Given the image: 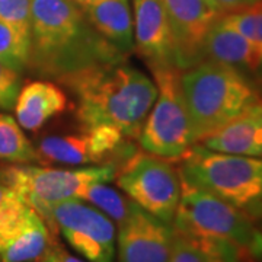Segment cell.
Instances as JSON below:
<instances>
[{
    "label": "cell",
    "mask_w": 262,
    "mask_h": 262,
    "mask_svg": "<svg viewBox=\"0 0 262 262\" xmlns=\"http://www.w3.org/2000/svg\"><path fill=\"white\" fill-rule=\"evenodd\" d=\"M125 60L73 0H32L28 70L58 80L83 69Z\"/></svg>",
    "instance_id": "obj_1"
},
{
    "label": "cell",
    "mask_w": 262,
    "mask_h": 262,
    "mask_svg": "<svg viewBox=\"0 0 262 262\" xmlns=\"http://www.w3.org/2000/svg\"><path fill=\"white\" fill-rule=\"evenodd\" d=\"M75 95L82 127L113 125L137 139L158 96L156 83L125 60L98 64L57 80Z\"/></svg>",
    "instance_id": "obj_2"
},
{
    "label": "cell",
    "mask_w": 262,
    "mask_h": 262,
    "mask_svg": "<svg viewBox=\"0 0 262 262\" xmlns=\"http://www.w3.org/2000/svg\"><path fill=\"white\" fill-rule=\"evenodd\" d=\"M194 144L261 101L259 92L241 70L213 60L181 72Z\"/></svg>",
    "instance_id": "obj_3"
},
{
    "label": "cell",
    "mask_w": 262,
    "mask_h": 262,
    "mask_svg": "<svg viewBox=\"0 0 262 262\" xmlns=\"http://www.w3.org/2000/svg\"><path fill=\"white\" fill-rule=\"evenodd\" d=\"M178 160L182 181L223 200L253 222L262 220V158L220 153L195 143Z\"/></svg>",
    "instance_id": "obj_4"
},
{
    "label": "cell",
    "mask_w": 262,
    "mask_h": 262,
    "mask_svg": "<svg viewBox=\"0 0 262 262\" xmlns=\"http://www.w3.org/2000/svg\"><path fill=\"white\" fill-rule=\"evenodd\" d=\"M173 230L194 242L232 245L246 259L262 258V232L233 206L181 179Z\"/></svg>",
    "instance_id": "obj_5"
},
{
    "label": "cell",
    "mask_w": 262,
    "mask_h": 262,
    "mask_svg": "<svg viewBox=\"0 0 262 262\" xmlns=\"http://www.w3.org/2000/svg\"><path fill=\"white\" fill-rule=\"evenodd\" d=\"M117 169V163L76 169L16 163L0 169V184L12 189L46 220L50 207L66 200H80L92 184L113 181Z\"/></svg>",
    "instance_id": "obj_6"
},
{
    "label": "cell",
    "mask_w": 262,
    "mask_h": 262,
    "mask_svg": "<svg viewBox=\"0 0 262 262\" xmlns=\"http://www.w3.org/2000/svg\"><path fill=\"white\" fill-rule=\"evenodd\" d=\"M158 96L137 140L150 155L178 160L194 144L187 103L181 89V72L177 66L150 69Z\"/></svg>",
    "instance_id": "obj_7"
},
{
    "label": "cell",
    "mask_w": 262,
    "mask_h": 262,
    "mask_svg": "<svg viewBox=\"0 0 262 262\" xmlns=\"http://www.w3.org/2000/svg\"><path fill=\"white\" fill-rule=\"evenodd\" d=\"M114 179L131 201L172 226L181 198V177L173 162L134 151L118 166Z\"/></svg>",
    "instance_id": "obj_8"
},
{
    "label": "cell",
    "mask_w": 262,
    "mask_h": 262,
    "mask_svg": "<svg viewBox=\"0 0 262 262\" xmlns=\"http://www.w3.org/2000/svg\"><path fill=\"white\" fill-rule=\"evenodd\" d=\"M127 137L113 125L82 127L73 134L47 136L38 143V162L42 165L84 166L117 163L118 166L134 153Z\"/></svg>",
    "instance_id": "obj_9"
},
{
    "label": "cell",
    "mask_w": 262,
    "mask_h": 262,
    "mask_svg": "<svg viewBox=\"0 0 262 262\" xmlns=\"http://www.w3.org/2000/svg\"><path fill=\"white\" fill-rule=\"evenodd\" d=\"M46 223L63 234L86 262H115V223L82 200H66L50 207Z\"/></svg>",
    "instance_id": "obj_10"
},
{
    "label": "cell",
    "mask_w": 262,
    "mask_h": 262,
    "mask_svg": "<svg viewBox=\"0 0 262 262\" xmlns=\"http://www.w3.org/2000/svg\"><path fill=\"white\" fill-rule=\"evenodd\" d=\"M173 41L175 64L187 70L201 63L204 42L215 22L225 13L214 0H163Z\"/></svg>",
    "instance_id": "obj_11"
},
{
    "label": "cell",
    "mask_w": 262,
    "mask_h": 262,
    "mask_svg": "<svg viewBox=\"0 0 262 262\" xmlns=\"http://www.w3.org/2000/svg\"><path fill=\"white\" fill-rule=\"evenodd\" d=\"M173 229L134 203L118 225V262H169Z\"/></svg>",
    "instance_id": "obj_12"
},
{
    "label": "cell",
    "mask_w": 262,
    "mask_h": 262,
    "mask_svg": "<svg viewBox=\"0 0 262 262\" xmlns=\"http://www.w3.org/2000/svg\"><path fill=\"white\" fill-rule=\"evenodd\" d=\"M134 47L150 69L175 64L173 41L163 0H133Z\"/></svg>",
    "instance_id": "obj_13"
},
{
    "label": "cell",
    "mask_w": 262,
    "mask_h": 262,
    "mask_svg": "<svg viewBox=\"0 0 262 262\" xmlns=\"http://www.w3.org/2000/svg\"><path fill=\"white\" fill-rule=\"evenodd\" d=\"M200 144L227 155L262 158V99L204 137Z\"/></svg>",
    "instance_id": "obj_14"
},
{
    "label": "cell",
    "mask_w": 262,
    "mask_h": 262,
    "mask_svg": "<svg viewBox=\"0 0 262 262\" xmlns=\"http://www.w3.org/2000/svg\"><path fill=\"white\" fill-rule=\"evenodd\" d=\"M69 106L67 95L57 82L50 79L32 80L19 91L15 114L24 130L38 131L51 118L63 114Z\"/></svg>",
    "instance_id": "obj_15"
},
{
    "label": "cell",
    "mask_w": 262,
    "mask_h": 262,
    "mask_svg": "<svg viewBox=\"0 0 262 262\" xmlns=\"http://www.w3.org/2000/svg\"><path fill=\"white\" fill-rule=\"evenodd\" d=\"M204 56L208 60L249 72L262 70V57L258 48L236 29L219 19L210 29L204 42Z\"/></svg>",
    "instance_id": "obj_16"
},
{
    "label": "cell",
    "mask_w": 262,
    "mask_h": 262,
    "mask_svg": "<svg viewBox=\"0 0 262 262\" xmlns=\"http://www.w3.org/2000/svg\"><path fill=\"white\" fill-rule=\"evenodd\" d=\"M84 15L106 41L127 54L134 48V27L128 0H96Z\"/></svg>",
    "instance_id": "obj_17"
},
{
    "label": "cell",
    "mask_w": 262,
    "mask_h": 262,
    "mask_svg": "<svg viewBox=\"0 0 262 262\" xmlns=\"http://www.w3.org/2000/svg\"><path fill=\"white\" fill-rule=\"evenodd\" d=\"M54 242L46 220L32 208L25 223L3 248L0 262H39Z\"/></svg>",
    "instance_id": "obj_18"
},
{
    "label": "cell",
    "mask_w": 262,
    "mask_h": 262,
    "mask_svg": "<svg viewBox=\"0 0 262 262\" xmlns=\"http://www.w3.org/2000/svg\"><path fill=\"white\" fill-rule=\"evenodd\" d=\"M0 160L10 163L38 162L37 149L27 139L19 122L8 114H0Z\"/></svg>",
    "instance_id": "obj_19"
},
{
    "label": "cell",
    "mask_w": 262,
    "mask_h": 262,
    "mask_svg": "<svg viewBox=\"0 0 262 262\" xmlns=\"http://www.w3.org/2000/svg\"><path fill=\"white\" fill-rule=\"evenodd\" d=\"M80 200L98 208L117 226L127 219L134 206V201H131L128 196L121 195L118 191L108 187L105 182L92 184L91 187L86 188Z\"/></svg>",
    "instance_id": "obj_20"
},
{
    "label": "cell",
    "mask_w": 262,
    "mask_h": 262,
    "mask_svg": "<svg viewBox=\"0 0 262 262\" xmlns=\"http://www.w3.org/2000/svg\"><path fill=\"white\" fill-rule=\"evenodd\" d=\"M29 207L12 189L0 184V255L31 213Z\"/></svg>",
    "instance_id": "obj_21"
},
{
    "label": "cell",
    "mask_w": 262,
    "mask_h": 262,
    "mask_svg": "<svg viewBox=\"0 0 262 262\" xmlns=\"http://www.w3.org/2000/svg\"><path fill=\"white\" fill-rule=\"evenodd\" d=\"M31 37L0 20V61L12 70L24 73L28 70Z\"/></svg>",
    "instance_id": "obj_22"
},
{
    "label": "cell",
    "mask_w": 262,
    "mask_h": 262,
    "mask_svg": "<svg viewBox=\"0 0 262 262\" xmlns=\"http://www.w3.org/2000/svg\"><path fill=\"white\" fill-rule=\"evenodd\" d=\"M222 20L249 39L262 57V2L246 9L225 13Z\"/></svg>",
    "instance_id": "obj_23"
},
{
    "label": "cell",
    "mask_w": 262,
    "mask_h": 262,
    "mask_svg": "<svg viewBox=\"0 0 262 262\" xmlns=\"http://www.w3.org/2000/svg\"><path fill=\"white\" fill-rule=\"evenodd\" d=\"M32 0H0V20L31 37Z\"/></svg>",
    "instance_id": "obj_24"
},
{
    "label": "cell",
    "mask_w": 262,
    "mask_h": 262,
    "mask_svg": "<svg viewBox=\"0 0 262 262\" xmlns=\"http://www.w3.org/2000/svg\"><path fill=\"white\" fill-rule=\"evenodd\" d=\"M173 229V227H172ZM169 262H214L185 234L173 230Z\"/></svg>",
    "instance_id": "obj_25"
},
{
    "label": "cell",
    "mask_w": 262,
    "mask_h": 262,
    "mask_svg": "<svg viewBox=\"0 0 262 262\" xmlns=\"http://www.w3.org/2000/svg\"><path fill=\"white\" fill-rule=\"evenodd\" d=\"M20 82V73L0 61V110L9 111L15 106Z\"/></svg>",
    "instance_id": "obj_26"
},
{
    "label": "cell",
    "mask_w": 262,
    "mask_h": 262,
    "mask_svg": "<svg viewBox=\"0 0 262 262\" xmlns=\"http://www.w3.org/2000/svg\"><path fill=\"white\" fill-rule=\"evenodd\" d=\"M214 2L217 3V6L223 10V13H230V12L251 8L262 0H214Z\"/></svg>",
    "instance_id": "obj_27"
},
{
    "label": "cell",
    "mask_w": 262,
    "mask_h": 262,
    "mask_svg": "<svg viewBox=\"0 0 262 262\" xmlns=\"http://www.w3.org/2000/svg\"><path fill=\"white\" fill-rule=\"evenodd\" d=\"M53 248H54L57 258H58V261L60 262H84L83 259H80V258H77V256H75V255H72V253L67 252V251L63 249V248L57 244V242L53 245Z\"/></svg>",
    "instance_id": "obj_28"
},
{
    "label": "cell",
    "mask_w": 262,
    "mask_h": 262,
    "mask_svg": "<svg viewBox=\"0 0 262 262\" xmlns=\"http://www.w3.org/2000/svg\"><path fill=\"white\" fill-rule=\"evenodd\" d=\"M56 244V242H54ZM53 244V245H54ZM53 245H51V248L48 249L47 253L42 256V259L39 262H60L58 261V258H57V255H56V251H54V248H53Z\"/></svg>",
    "instance_id": "obj_29"
},
{
    "label": "cell",
    "mask_w": 262,
    "mask_h": 262,
    "mask_svg": "<svg viewBox=\"0 0 262 262\" xmlns=\"http://www.w3.org/2000/svg\"><path fill=\"white\" fill-rule=\"evenodd\" d=\"M76 5H79L82 9H84V8H88L89 5H92V3H95L96 0H73Z\"/></svg>",
    "instance_id": "obj_30"
}]
</instances>
